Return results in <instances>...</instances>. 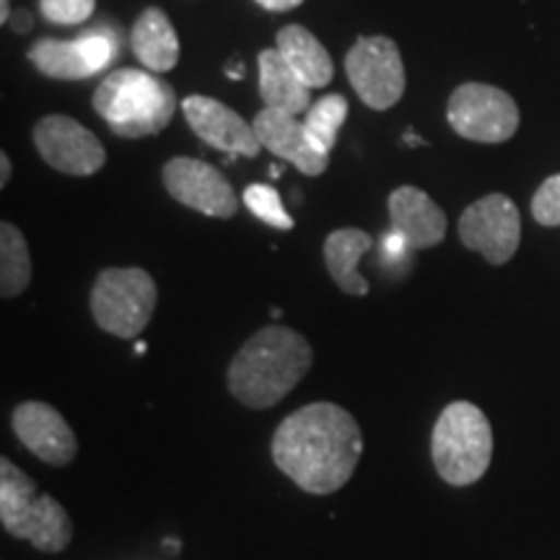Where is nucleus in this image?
<instances>
[{
  "mask_svg": "<svg viewBox=\"0 0 560 560\" xmlns=\"http://www.w3.org/2000/svg\"><path fill=\"white\" fill-rule=\"evenodd\" d=\"M363 457L359 420L335 402L291 412L272 436V462L312 495H330L353 478Z\"/></svg>",
  "mask_w": 560,
  "mask_h": 560,
  "instance_id": "f257e3e1",
  "label": "nucleus"
},
{
  "mask_svg": "<svg viewBox=\"0 0 560 560\" xmlns=\"http://www.w3.org/2000/svg\"><path fill=\"white\" fill-rule=\"evenodd\" d=\"M314 350L304 335L283 325L257 330L229 363V392L252 410L278 405L312 369Z\"/></svg>",
  "mask_w": 560,
  "mask_h": 560,
  "instance_id": "f03ea898",
  "label": "nucleus"
},
{
  "mask_svg": "<svg viewBox=\"0 0 560 560\" xmlns=\"http://www.w3.org/2000/svg\"><path fill=\"white\" fill-rule=\"evenodd\" d=\"M91 104L115 136L136 140L170 128L177 112V94L159 73L117 68L96 86Z\"/></svg>",
  "mask_w": 560,
  "mask_h": 560,
  "instance_id": "7ed1b4c3",
  "label": "nucleus"
},
{
  "mask_svg": "<svg viewBox=\"0 0 560 560\" xmlns=\"http://www.w3.org/2000/svg\"><path fill=\"white\" fill-rule=\"evenodd\" d=\"M0 522L9 535L32 542L42 552H62L73 540V522L50 493L11 459H0Z\"/></svg>",
  "mask_w": 560,
  "mask_h": 560,
  "instance_id": "20e7f679",
  "label": "nucleus"
},
{
  "mask_svg": "<svg viewBox=\"0 0 560 560\" xmlns=\"http://www.w3.org/2000/svg\"><path fill=\"white\" fill-rule=\"evenodd\" d=\"M431 457L439 478L450 486H472L493 459V429L478 405L457 400L446 405L433 425Z\"/></svg>",
  "mask_w": 560,
  "mask_h": 560,
  "instance_id": "39448f33",
  "label": "nucleus"
},
{
  "mask_svg": "<svg viewBox=\"0 0 560 560\" xmlns=\"http://www.w3.org/2000/svg\"><path fill=\"white\" fill-rule=\"evenodd\" d=\"M159 289L143 268H107L91 289V314L104 332L132 340L149 327Z\"/></svg>",
  "mask_w": 560,
  "mask_h": 560,
  "instance_id": "423d86ee",
  "label": "nucleus"
},
{
  "mask_svg": "<svg viewBox=\"0 0 560 560\" xmlns=\"http://www.w3.org/2000/svg\"><path fill=\"white\" fill-rule=\"evenodd\" d=\"M446 120L472 143H506L520 130V107L506 91L488 83H462L446 104Z\"/></svg>",
  "mask_w": 560,
  "mask_h": 560,
  "instance_id": "0eeeda50",
  "label": "nucleus"
},
{
  "mask_svg": "<svg viewBox=\"0 0 560 560\" xmlns=\"http://www.w3.org/2000/svg\"><path fill=\"white\" fill-rule=\"evenodd\" d=\"M346 73L359 100L366 107L384 112L402 100L405 62L395 39L361 37L346 55Z\"/></svg>",
  "mask_w": 560,
  "mask_h": 560,
  "instance_id": "6e6552de",
  "label": "nucleus"
},
{
  "mask_svg": "<svg viewBox=\"0 0 560 560\" xmlns=\"http://www.w3.org/2000/svg\"><path fill=\"white\" fill-rule=\"evenodd\" d=\"M459 240L490 265H506L522 242L520 208L501 192L475 200L459 219Z\"/></svg>",
  "mask_w": 560,
  "mask_h": 560,
  "instance_id": "1a4fd4ad",
  "label": "nucleus"
},
{
  "mask_svg": "<svg viewBox=\"0 0 560 560\" xmlns=\"http://www.w3.org/2000/svg\"><path fill=\"white\" fill-rule=\"evenodd\" d=\"M34 145L45 164L70 177H91L107 164V151L94 132L66 115H47L34 125Z\"/></svg>",
  "mask_w": 560,
  "mask_h": 560,
  "instance_id": "9d476101",
  "label": "nucleus"
},
{
  "mask_svg": "<svg viewBox=\"0 0 560 560\" xmlns=\"http://www.w3.org/2000/svg\"><path fill=\"white\" fill-rule=\"evenodd\" d=\"M161 179H164L166 192L179 206L198 210L202 215L231 219L240 210V198H236L234 187L229 185V179L213 164H206V161L190 156L166 161Z\"/></svg>",
  "mask_w": 560,
  "mask_h": 560,
  "instance_id": "9b49d317",
  "label": "nucleus"
},
{
  "mask_svg": "<svg viewBox=\"0 0 560 560\" xmlns=\"http://www.w3.org/2000/svg\"><path fill=\"white\" fill-rule=\"evenodd\" d=\"M117 45L102 32H86L73 42L39 39L32 45L30 60L42 75L55 81H81L91 79L109 66Z\"/></svg>",
  "mask_w": 560,
  "mask_h": 560,
  "instance_id": "f8f14e48",
  "label": "nucleus"
},
{
  "mask_svg": "<svg viewBox=\"0 0 560 560\" xmlns=\"http://www.w3.org/2000/svg\"><path fill=\"white\" fill-rule=\"evenodd\" d=\"M182 115L202 143L226 151L229 156H260L262 143L257 138L255 125L244 120L240 112L226 107L223 102L192 94L182 100Z\"/></svg>",
  "mask_w": 560,
  "mask_h": 560,
  "instance_id": "ddd939ff",
  "label": "nucleus"
},
{
  "mask_svg": "<svg viewBox=\"0 0 560 560\" xmlns=\"http://www.w3.org/2000/svg\"><path fill=\"white\" fill-rule=\"evenodd\" d=\"M13 433L34 457L52 467H66L79 454V439L68 420L47 402H21L11 416Z\"/></svg>",
  "mask_w": 560,
  "mask_h": 560,
  "instance_id": "4468645a",
  "label": "nucleus"
},
{
  "mask_svg": "<svg viewBox=\"0 0 560 560\" xmlns=\"http://www.w3.org/2000/svg\"><path fill=\"white\" fill-rule=\"evenodd\" d=\"M252 125H255L262 149H268L272 156L289 161L306 177H319L327 172L330 156L314 149L304 130V120L289 115V112L262 107Z\"/></svg>",
  "mask_w": 560,
  "mask_h": 560,
  "instance_id": "2eb2a0df",
  "label": "nucleus"
},
{
  "mask_svg": "<svg viewBox=\"0 0 560 560\" xmlns=\"http://www.w3.org/2000/svg\"><path fill=\"white\" fill-rule=\"evenodd\" d=\"M392 231L400 234L410 249H431L444 242L446 213L418 187L402 185L387 200Z\"/></svg>",
  "mask_w": 560,
  "mask_h": 560,
  "instance_id": "dca6fc26",
  "label": "nucleus"
},
{
  "mask_svg": "<svg viewBox=\"0 0 560 560\" xmlns=\"http://www.w3.org/2000/svg\"><path fill=\"white\" fill-rule=\"evenodd\" d=\"M132 52L140 66L151 73H170L179 62V37L172 26V19L164 11L151 5L132 24Z\"/></svg>",
  "mask_w": 560,
  "mask_h": 560,
  "instance_id": "f3484780",
  "label": "nucleus"
},
{
  "mask_svg": "<svg viewBox=\"0 0 560 560\" xmlns=\"http://www.w3.org/2000/svg\"><path fill=\"white\" fill-rule=\"evenodd\" d=\"M276 50L310 89H325L335 75V62L322 42L301 24H289L278 32Z\"/></svg>",
  "mask_w": 560,
  "mask_h": 560,
  "instance_id": "a211bd4d",
  "label": "nucleus"
},
{
  "mask_svg": "<svg viewBox=\"0 0 560 560\" xmlns=\"http://www.w3.org/2000/svg\"><path fill=\"white\" fill-rule=\"evenodd\" d=\"M257 68H260V96L265 107L289 112L293 117L310 112L312 89L304 86V81L283 60V55L278 50H262L257 55Z\"/></svg>",
  "mask_w": 560,
  "mask_h": 560,
  "instance_id": "6ab92c4d",
  "label": "nucleus"
},
{
  "mask_svg": "<svg viewBox=\"0 0 560 560\" xmlns=\"http://www.w3.org/2000/svg\"><path fill=\"white\" fill-rule=\"evenodd\" d=\"M374 247V240L361 229H338L325 240V265L335 285L348 296H366L369 280L359 272V260Z\"/></svg>",
  "mask_w": 560,
  "mask_h": 560,
  "instance_id": "aec40b11",
  "label": "nucleus"
},
{
  "mask_svg": "<svg viewBox=\"0 0 560 560\" xmlns=\"http://www.w3.org/2000/svg\"><path fill=\"white\" fill-rule=\"evenodd\" d=\"M32 283V255L24 234L13 223H0V296L16 299Z\"/></svg>",
  "mask_w": 560,
  "mask_h": 560,
  "instance_id": "412c9836",
  "label": "nucleus"
},
{
  "mask_svg": "<svg viewBox=\"0 0 560 560\" xmlns=\"http://www.w3.org/2000/svg\"><path fill=\"white\" fill-rule=\"evenodd\" d=\"M348 117V100L340 94H327L319 102H314L304 115V130L310 136L312 145L325 156L338 143V132Z\"/></svg>",
  "mask_w": 560,
  "mask_h": 560,
  "instance_id": "4be33fe9",
  "label": "nucleus"
},
{
  "mask_svg": "<svg viewBox=\"0 0 560 560\" xmlns=\"http://www.w3.org/2000/svg\"><path fill=\"white\" fill-rule=\"evenodd\" d=\"M244 206L252 210V215H257V219L265 221L272 229H280V231L293 229V219L285 213L280 192L272 190L270 185H249L247 190H244Z\"/></svg>",
  "mask_w": 560,
  "mask_h": 560,
  "instance_id": "5701e85b",
  "label": "nucleus"
},
{
  "mask_svg": "<svg viewBox=\"0 0 560 560\" xmlns=\"http://www.w3.org/2000/svg\"><path fill=\"white\" fill-rule=\"evenodd\" d=\"M96 0H39L42 16L52 24L73 26L94 16Z\"/></svg>",
  "mask_w": 560,
  "mask_h": 560,
  "instance_id": "b1692460",
  "label": "nucleus"
},
{
  "mask_svg": "<svg viewBox=\"0 0 560 560\" xmlns=\"http://www.w3.org/2000/svg\"><path fill=\"white\" fill-rule=\"evenodd\" d=\"M532 215L540 226H560V174L548 177L532 198Z\"/></svg>",
  "mask_w": 560,
  "mask_h": 560,
  "instance_id": "393cba45",
  "label": "nucleus"
},
{
  "mask_svg": "<svg viewBox=\"0 0 560 560\" xmlns=\"http://www.w3.org/2000/svg\"><path fill=\"white\" fill-rule=\"evenodd\" d=\"M9 24H11V30L16 32V34H32V30H34V19H32V13L26 11V9L13 11Z\"/></svg>",
  "mask_w": 560,
  "mask_h": 560,
  "instance_id": "a878e982",
  "label": "nucleus"
},
{
  "mask_svg": "<svg viewBox=\"0 0 560 560\" xmlns=\"http://www.w3.org/2000/svg\"><path fill=\"white\" fill-rule=\"evenodd\" d=\"M255 3H260L265 11L283 13V11H293V9H296V5L304 3V0H255Z\"/></svg>",
  "mask_w": 560,
  "mask_h": 560,
  "instance_id": "bb28decb",
  "label": "nucleus"
},
{
  "mask_svg": "<svg viewBox=\"0 0 560 560\" xmlns=\"http://www.w3.org/2000/svg\"><path fill=\"white\" fill-rule=\"evenodd\" d=\"M11 174H13V166H11V159L9 153H0V187H5L11 182Z\"/></svg>",
  "mask_w": 560,
  "mask_h": 560,
  "instance_id": "cd10ccee",
  "label": "nucleus"
},
{
  "mask_svg": "<svg viewBox=\"0 0 560 560\" xmlns=\"http://www.w3.org/2000/svg\"><path fill=\"white\" fill-rule=\"evenodd\" d=\"M11 0H0V24H9L11 21Z\"/></svg>",
  "mask_w": 560,
  "mask_h": 560,
  "instance_id": "c85d7f7f",
  "label": "nucleus"
},
{
  "mask_svg": "<svg viewBox=\"0 0 560 560\" xmlns=\"http://www.w3.org/2000/svg\"><path fill=\"white\" fill-rule=\"evenodd\" d=\"M226 73L231 75V79H242V75H244V68H242V66H229V68H226Z\"/></svg>",
  "mask_w": 560,
  "mask_h": 560,
  "instance_id": "c756f323",
  "label": "nucleus"
}]
</instances>
